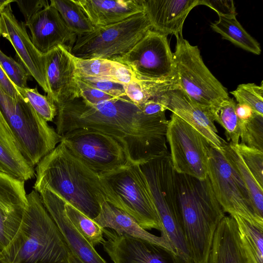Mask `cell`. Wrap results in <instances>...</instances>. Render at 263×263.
<instances>
[{
    "label": "cell",
    "mask_w": 263,
    "mask_h": 263,
    "mask_svg": "<svg viewBox=\"0 0 263 263\" xmlns=\"http://www.w3.org/2000/svg\"><path fill=\"white\" fill-rule=\"evenodd\" d=\"M55 131L78 128L101 132L117 140L129 160L140 164L167 153L168 121L165 112L148 116L126 96L90 105L82 98L55 104Z\"/></svg>",
    "instance_id": "6da1fadb"
},
{
    "label": "cell",
    "mask_w": 263,
    "mask_h": 263,
    "mask_svg": "<svg viewBox=\"0 0 263 263\" xmlns=\"http://www.w3.org/2000/svg\"><path fill=\"white\" fill-rule=\"evenodd\" d=\"M35 171L34 191H50L92 220L99 215L103 202L114 205L100 176L62 141L39 161Z\"/></svg>",
    "instance_id": "7a4b0ae2"
},
{
    "label": "cell",
    "mask_w": 263,
    "mask_h": 263,
    "mask_svg": "<svg viewBox=\"0 0 263 263\" xmlns=\"http://www.w3.org/2000/svg\"><path fill=\"white\" fill-rule=\"evenodd\" d=\"M27 198L20 228L0 252V263H70L71 251L40 194L32 191Z\"/></svg>",
    "instance_id": "3957f363"
},
{
    "label": "cell",
    "mask_w": 263,
    "mask_h": 263,
    "mask_svg": "<svg viewBox=\"0 0 263 263\" xmlns=\"http://www.w3.org/2000/svg\"><path fill=\"white\" fill-rule=\"evenodd\" d=\"M185 240L193 263H207L215 232L225 216L208 177L200 180L176 173Z\"/></svg>",
    "instance_id": "277c9868"
},
{
    "label": "cell",
    "mask_w": 263,
    "mask_h": 263,
    "mask_svg": "<svg viewBox=\"0 0 263 263\" xmlns=\"http://www.w3.org/2000/svg\"><path fill=\"white\" fill-rule=\"evenodd\" d=\"M150 190L163 228L164 237L173 249L176 258L191 263L192 258L184 236L178 198L176 172L170 153L140 164Z\"/></svg>",
    "instance_id": "5b68a950"
},
{
    "label": "cell",
    "mask_w": 263,
    "mask_h": 263,
    "mask_svg": "<svg viewBox=\"0 0 263 263\" xmlns=\"http://www.w3.org/2000/svg\"><path fill=\"white\" fill-rule=\"evenodd\" d=\"M0 114L21 152L32 167L62 140V136L36 112L26 99L21 95L13 98L1 87Z\"/></svg>",
    "instance_id": "8992f818"
},
{
    "label": "cell",
    "mask_w": 263,
    "mask_h": 263,
    "mask_svg": "<svg viewBox=\"0 0 263 263\" xmlns=\"http://www.w3.org/2000/svg\"><path fill=\"white\" fill-rule=\"evenodd\" d=\"M101 181L114 201V206L132 216L144 230L163 232L146 178L140 164L126 165L100 175Z\"/></svg>",
    "instance_id": "52a82bcc"
},
{
    "label": "cell",
    "mask_w": 263,
    "mask_h": 263,
    "mask_svg": "<svg viewBox=\"0 0 263 263\" xmlns=\"http://www.w3.org/2000/svg\"><path fill=\"white\" fill-rule=\"evenodd\" d=\"M151 29L143 11L118 23L95 27L89 33L77 36L70 52L81 59H111L129 50Z\"/></svg>",
    "instance_id": "ba28073f"
},
{
    "label": "cell",
    "mask_w": 263,
    "mask_h": 263,
    "mask_svg": "<svg viewBox=\"0 0 263 263\" xmlns=\"http://www.w3.org/2000/svg\"><path fill=\"white\" fill-rule=\"evenodd\" d=\"M173 53L175 76L178 86L200 107L209 109L218 101L229 97L227 89L204 64L197 46L176 37Z\"/></svg>",
    "instance_id": "9c48e42d"
},
{
    "label": "cell",
    "mask_w": 263,
    "mask_h": 263,
    "mask_svg": "<svg viewBox=\"0 0 263 263\" xmlns=\"http://www.w3.org/2000/svg\"><path fill=\"white\" fill-rule=\"evenodd\" d=\"M208 177L224 212L238 215L263 230V218L256 213L250 193L222 151L210 146Z\"/></svg>",
    "instance_id": "30bf717a"
},
{
    "label": "cell",
    "mask_w": 263,
    "mask_h": 263,
    "mask_svg": "<svg viewBox=\"0 0 263 263\" xmlns=\"http://www.w3.org/2000/svg\"><path fill=\"white\" fill-rule=\"evenodd\" d=\"M167 36L149 29L127 52L109 60L126 66L139 80L177 81Z\"/></svg>",
    "instance_id": "8fae6325"
},
{
    "label": "cell",
    "mask_w": 263,
    "mask_h": 263,
    "mask_svg": "<svg viewBox=\"0 0 263 263\" xmlns=\"http://www.w3.org/2000/svg\"><path fill=\"white\" fill-rule=\"evenodd\" d=\"M62 137L61 141L68 149L99 176L123 167L130 161L121 144L101 132L78 128Z\"/></svg>",
    "instance_id": "7c38bea8"
},
{
    "label": "cell",
    "mask_w": 263,
    "mask_h": 263,
    "mask_svg": "<svg viewBox=\"0 0 263 263\" xmlns=\"http://www.w3.org/2000/svg\"><path fill=\"white\" fill-rule=\"evenodd\" d=\"M166 137L175 172L205 179L208 177L210 145L204 137L174 113L168 121Z\"/></svg>",
    "instance_id": "4fadbf2b"
},
{
    "label": "cell",
    "mask_w": 263,
    "mask_h": 263,
    "mask_svg": "<svg viewBox=\"0 0 263 263\" xmlns=\"http://www.w3.org/2000/svg\"><path fill=\"white\" fill-rule=\"evenodd\" d=\"M0 34L11 43L21 64L48 94L45 54L34 47L27 33L25 22H19L16 18L10 4L0 10Z\"/></svg>",
    "instance_id": "5bb4252c"
},
{
    "label": "cell",
    "mask_w": 263,
    "mask_h": 263,
    "mask_svg": "<svg viewBox=\"0 0 263 263\" xmlns=\"http://www.w3.org/2000/svg\"><path fill=\"white\" fill-rule=\"evenodd\" d=\"M104 251L114 263H177L166 249L147 241L103 228Z\"/></svg>",
    "instance_id": "9a60e30c"
},
{
    "label": "cell",
    "mask_w": 263,
    "mask_h": 263,
    "mask_svg": "<svg viewBox=\"0 0 263 263\" xmlns=\"http://www.w3.org/2000/svg\"><path fill=\"white\" fill-rule=\"evenodd\" d=\"M47 96L55 104L81 97L74 57L67 48L59 46L45 54Z\"/></svg>",
    "instance_id": "2e32d148"
},
{
    "label": "cell",
    "mask_w": 263,
    "mask_h": 263,
    "mask_svg": "<svg viewBox=\"0 0 263 263\" xmlns=\"http://www.w3.org/2000/svg\"><path fill=\"white\" fill-rule=\"evenodd\" d=\"M182 119L202 135L210 145L221 151L227 143L218 134L209 110L194 103L179 86L163 91L154 99Z\"/></svg>",
    "instance_id": "e0dca14e"
},
{
    "label": "cell",
    "mask_w": 263,
    "mask_h": 263,
    "mask_svg": "<svg viewBox=\"0 0 263 263\" xmlns=\"http://www.w3.org/2000/svg\"><path fill=\"white\" fill-rule=\"evenodd\" d=\"M27 204L25 181L0 173V252L16 234Z\"/></svg>",
    "instance_id": "ac0fdd59"
},
{
    "label": "cell",
    "mask_w": 263,
    "mask_h": 263,
    "mask_svg": "<svg viewBox=\"0 0 263 263\" xmlns=\"http://www.w3.org/2000/svg\"><path fill=\"white\" fill-rule=\"evenodd\" d=\"M25 25L30 29L32 43L42 54L59 46H65L70 51L77 37L50 4L34 15Z\"/></svg>",
    "instance_id": "d6986e66"
},
{
    "label": "cell",
    "mask_w": 263,
    "mask_h": 263,
    "mask_svg": "<svg viewBox=\"0 0 263 263\" xmlns=\"http://www.w3.org/2000/svg\"><path fill=\"white\" fill-rule=\"evenodd\" d=\"M207 263H257L233 216H224L219 223Z\"/></svg>",
    "instance_id": "ffe728a7"
},
{
    "label": "cell",
    "mask_w": 263,
    "mask_h": 263,
    "mask_svg": "<svg viewBox=\"0 0 263 263\" xmlns=\"http://www.w3.org/2000/svg\"><path fill=\"white\" fill-rule=\"evenodd\" d=\"M39 194L71 252L82 263H107L70 221L65 211V201L47 189L41 191Z\"/></svg>",
    "instance_id": "44dd1931"
},
{
    "label": "cell",
    "mask_w": 263,
    "mask_h": 263,
    "mask_svg": "<svg viewBox=\"0 0 263 263\" xmlns=\"http://www.w3.org/2000/svg\"><path fill=\"white\" fill-rule=\"evenodd\" d=\"M151 29L163 34L182 35L187 15L199 0H141Z\"/></svg>",
    "instance_id": "7402d4cb"
},
{
    "label": "cell",
    "mask_w": 263,
    "mask_h": 263,
    "mask_svg": "<svg viewBox=\"0 0 263 263\" xmlns=\"http://www.w3.org/2000/svg\"><path fill=\"white\" fill-rule=\"evenodd\" d=\"M94 27L109 25L143 12L141 0H74Z\"/></svg>",
    "instance_id": "603a6c76"
},
{
    "label": "cell",
    "mask_w": 263,
    "mask_h": 263,
    "mask_svg": "<svg viewBox=\"0 0 263 263\" xmlns=\"http://www.w3.org/2000/svg\"><path fill=\"white\" fill-rule=\"evenodd\" d=\"M93 220L102 228L112 230L119 235H128L160 246L175 257L173 249L164 237L143 229L132 216L107 201L102 203L99 215Z\"/></svg>",
    "instance_id": "cb8c5ba5"
},
{
    "label": "cell",
    "mask_w": 263,
    "mask_h": 263,
    "mask_svg": "<svg viewBox=\"0 0 263 263\" xmlns=\"http://www.w3.org/2000/svg\"><path fill=\"white\" fill-rule=\"evenodd\" d=\"M0 173L28 180L35 175L21 152L8 125L0 114Z\"/></svg>",
    "instance_id": "d4e9b609"
},
{
    "label": "cell",
    "mask_w": 263,
    "mask_h": 263,
    "mask_svg": "<svg viewBox=\"0 0 263 263\" xmlns=\"http://www.w3.org/2000/svg\"><path fill=\"white\" fill-rule=\"evenodd\" d=\"M74 57V56H73ZM78 76L102 79L126 84L136 78L126 66L107 59H81L74 57Z\"/></svg>",
    "instance_id": "484cf974"
},
{
    "label": "cell",
    "mask_w": 263,
    "mask_h": 263,
    "mask_svg": "<svg viewBox=\"0 0 263 263\" xmlns=\"http://www.w3.org/2000/svg\"><path fill=\"white\" fill-rule=\"evenodd\" d=\"M218 16V20L211 25L214 31L243 50L257 55L260 54L259 44L245 30L236 16Z\"/></svg>",
    "instance_id": "4316f807"
},
{
    "label": "cell",
    "mask_w": 263,
    "mask_h": 263,
    "mask_svg": "<svg viewBox=\"0 0 263 263\" xmlns=\"http://www.w3.org/2000/svg\"><path fill=\"white\" fill-rule=\"evenodd\" d=\"M221 151L248 190L256 214L263 218V188L249 170L231 142H227Z\"/></svg>",
    "instance_id": "83f0119b"
},
{
    "label": "cell",
    "mask_w": 263,
    "mask_h": 263,
    "mask_svg": "<svg viewBox=\"0 0 263 263\" xmlns=\"http://www.w3.org/2000/svg\"><path fill=\"white\" fill-rule=\"evenodd\" d=\"M236 105L234 100L228 97L218 101L209 109L213 121L223 127L228 141L234 145L238 144L240 140L239 119L236 114Z\"/></svg>",
    "instance_id": "f1b7e54d"
},
{
    "label": "cell",
    "mask_w": 263,
    "mask_h": 263,
    "mask_svg": "<svg viewBox=\"0 0 263 263\" xmlns=\"http://www.w3.org/2000/svg\"><path fill=\"white\" fill-rule=\"evenodd\" d=\"M69 30L77 36L93 30L95 27L74 0H51Z\"/></svg>",
    "instance_id": "f546056e"
},
{
    "label": "cell",
    "mask_w": 263,
    "mask_h": 263,
    "mask_svg": "<svg viewBox=\"0 0 263 263\" xmlns=\"http://www.w3.org/2000/svg\"><path fill=\"white\" fill-rule=\"evenodd\" d=\"M65 211L73 226L92 246L103 243L105 240L103 228L66 202Z\"/></svg>",
    "instance_id": "4dcf8cb0"
},
{
    "label": "cell",
    "mask_w": 263,
    "mask_h": 263,
    "mask_svg": "<svg viewBox=\"0 0 263 263\" xmlns=\"http://www.w3.org/2000/svg\"><path fill=\"white\" fill-rule=\"evenodd\" d=\"M241 142L263 152V115L254 113L247 120L239 121Z\"/></svg>",
    "instance_id": "1f68e13d"
},
{
    "label": "cell",
    "mask_w": 263,
    "mask_h": 263,
    "mask_svg": "<svg viewBox=\"0 0 263 263\" xmlns=\"http://www.w3.org/2000/svg\"><path fill=\"white\" fill-rule=\"evenodd\" d=\"M16 88L43 119L47 122L53 121L57 114V108L54 101L49 97L40 94L36 88Z\"/></svg>",
    "instance_id": "d6a6232c"
},
{
    "label": "cell",
    "mask_w": 263,
    "mask_h": 263,
    "mask_svg": "<svg viewBox=\"0 0 263 263\" xmlns=\"http://www.w3.org/2000/svg\"><path fill=\"white\" fill-rule=\"evenodd\" d=\"M239 104L250 106L254 113L263 115V85L247 83L239 85L230 92Z\"/></svg>",
    "instance_id": "836d02e7"
},
{
    "label": "cell",
    "mask_w": 263,
    "mask_h": 263,
    "mask_svg": "<svg viewBox=\"0 0 263 263\" xmlns=\"http://www.w3.org/2000/svg\"><path fill=\"white\" fill-rule=\"evenodd\" d=\"M233 216L239 229L245 237L257 263H263V230L239 216Z\"/></svg>",
    "instance_id": "e575fe53"
},
{
    "label": "cell",
    "mask_w": 263,
    "mask_h": 263,
    "mask_svg": "<svg viewBox=\"0 0 263 263\" xmlns=\"http://www.w3.org/2000/svg\"><path fill=\"white\" fill-rule=\"evenodd\" d=\"M233 145L249 170L263 188V152L242 143Z\"/></svg>",
    "instance_id": "d590c367"
},
{
    "label": "cell",
    "mask_w": 263,
    "mask_h": 263,
    "mask_svg": "<svg viewBox=\"0 0 263 263\" xmlns=\"http://www.w3.org/2000/svg\"><path fill=\"white\" fill-rule=\"evenodd\" d=\"M0 66L9 80L15 86L27 88V82L30 75L23 66L12 58L7 56L0 49Z\"/></svg>",
    "instance_id": "8d00e7d4"
},
{
    "label": "cell",
    "mask_w": 263,
    "mask_h": 263,
    "mask_svg": "<svg viewBox=\"0 0 263 263\" xmlns=\"http://www.w3.org/2000/svg\"><path fill=\"white\" fill-rule=\"evenodd\" d=\"M87 84L116 98L126 96L123 84L96 78L78 76Z\"/></svg>",
    "instance_id": "74e56055"
},
{
    "label": "cell",
    "mask_w": 263,
    "mask_h": 263,
    "mask_svg": "<svg viewBox=\"0 0 263 263\" xmlns=\"http://www.w3.org/2000/svg\"><path fill=\"white\" fill-rule=\"evenodd\" d=\"M126 96L134 104L139 106L151 99L144 83L137 79L124 85Z\"/></svg>",
    "instance_id": "f35d334b"
},
{
    "label": "cell",
    "mask_w": 263,
    "mask_h": 263,
    "mask_svg": "<svg viewBox=\"0 0 263 263\" xmlns=\"http://www.w3.org/2000/svg\"><path fill=\"white\" fill-rule=\"evenodd\" d=\"M77 78L80 96L86 102L90 105H96L105 101L117 98L96 89Z\"/></svg>",
    "instance_id": "ab89813d"
},
{
    "label": "cell",
    "mask_w": 263,
    "mask_h": 263,
    "mask_svg": "<svg viewBox=\"0 0 263 263\" xmlns=\"http://www.w3.org/2000/svg\"><path fill=\"white\" fill-rule=\"evenodd\" d=\"M199 5H205L217 12L218 16H236L237 13L232 0H199Z\"/></svg>",
    "instance_id": "60d3db41"
},
{
    "label": "cell",
    "mask_w": 263,
    "mask_h": 263,
    "mask_svg": "<svg viewBox=\"0 0 263 263\" xmlns=\"http://www.w3.org/2000/svg\"><path fill=\"white\" fill-rule=\"evenodd\" d=\"M23 14L25 23L28 22L40 11L49 5L47 0L22 1L15 0Z\"/></svg>",
    "instance_id": "b9f144b4"
},
{
    "label": "cell",
    "mask_w": 263,
    "mask_h": 263,
    "mask_svg": "<svg viewBox=\"0 0 263 263\" xmlns=\"http://www.w3.org/2000/svg\"><path fill=\"white\" fill-rule=\"evenodd\" d=\"M138 106L144 115L148 116L165 112L167 110L164 105L154 99L148 100Z\"/></svg>",
    "instance_id": "7bdbcfd3"
},
{
    "label": "cell",
    "mask_w": 263,
    "mask_h": 263,
    "mask_svg": "<svg viewBox=\"0 0 263 263\" xmlns=\"http://www.w3.org/2000/svg\"><path fill=\"white\" fill-rule=\"evenodd\" d=\"M0 87L7 95L16 98L20 95L15 86L9 80L0 66Z\"/></svg>",
    "instance_id": "ee69618b"
},
{
    "label": "cell",
    "mask_w": 263,
    "mask_h": 263,
    "mask_svg": "<svg viewBox=\"0 0 263 263\" xmlns=\"http://www.w3.org/2000/svg\"><path fill=\"white\" fill-rule=\"evenodd\" d=\"M235 111L239 121L247 120L251 118L254 114L250 106L243 104H237Z\"/></svg>",
    "instance_id": "f6af8a7d"
},
{
    "label": "cell",
    "mask_w": 263,
    "mask_h": 263,
    "mask_svg": "<svg viewBox=\"0 0 263 263\" xmlns=\"http://www.w3.org/2000/svg\"><path fill=\"white\" fill-rule=\"evenodd\" d=\"M69 260L70 263H82L81 261L71 252L69 255Z\"/></svg>",
    "instance_id": "bcb514c9"
},
{
    "label": "cell",
    "mask_w": 263,
    "mask_h": 263,
    "mask_svg": "<svg viewBox=\"0 0 263 263\" xmlns=\"http://www.w3.org/2000/svg\"><path fill=\"white\" fill-rule=\"evenodd\" d=\"M14 2L13 0H0V10L6 5Z\"/></svg>",
    "instance_id": "7dc6e473"
}]
</instances>
